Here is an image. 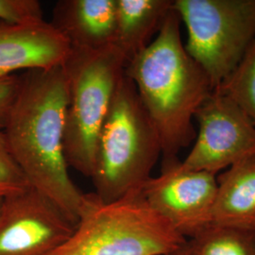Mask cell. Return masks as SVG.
I'll list each match as a JSON object with an SVG mask.
<instances>
[{
	"label": "cell",
	"mask_w": 255,
	"mask_h": 255,
	"mask_svg": "<svg viewBox=\"0 0 255 255\" xmlns=\"http://www.w3.org/2000/svg\"><path fill=\"white\" fill-rule=\"evenodd\" d=\"M3 129L9 151L30 187L77 225L85 193L74 183L64 151L68 86L63 66L28 70Z\"/></svg>",
	"instance_id": "obj_1"
},
{
	"label": "cell",
	"mask_w": 255,
	"mask_h": 255,
	"mask_svg": "<svg viewBox=\"0 0 255 255\" xmlns=\"http://www.w3.org/2000/svg\"><path fill=\"white\" fill-rule=\"evenodd\" d=\"M181 22L173 5L154 40L125 67L160 138L163 164L178 161L195 140L193 119L214 92L207 74L185 49Z\"/></svg>",
	"instance_id": "obj_2"
},
{
	"label": "cell",
	"mask_w": 255,
	"mask_h": 255,
	"mask_svg": "<svg viewBox=\"0 0 255 255\" xmlns=\"http://www.w3.org/2000/svg\"><path fill=\"white\" fill-rule=\"evenodd\" d=\"M160 156L157 130L124 74L97 140L90 177L95 195L114 202L141 191Z\"/></svg>",
	"instance_id": "obj_3"
},
{
	"label": "cell",
	"mask_w": 255,
	"mask_h": 255,
	"mask_svg": "<svg viewBox=\"0 0 255 255\" xmlns=\"http://www.w3.org/2000/svg\"><path fill=\"white\" fill-rule=\"evenodd\" d=\"M186 242L141 191L114 202L89 193L72 236L49 255H170Z\"/></svg>",
	"instance_id": "obj_4"
},
{
	"label": "cell",
	"mask_w": 255,
	"mask_h": 255,
	"mask_svg": "<svg viewBox=\"0 0 255 255\" xmlns=\"http://www.w3.org/2000/svg\"><path fill=\"white\" fill-rule=\"evenodd\" d=\"M126 62L114 46L87 50L71 47L64 64L68 86L64 151L69 167L90 178L96 145Z\"/></svg>",
	"instance_id": "obj_5"
},
{
	"label": "cell",
	"mask_w": 255,
	"mask_h": 255,
	"mask_svg": "<svg viewBox=\"0 0 255 255\" xmlns=\"http://www.w3.org/2000/svg\"><path fill=\"white\" fill-rule=\"evenodd\" d=\"M184 23L187 53L214 90L224 82L255 38V0H175Z\"/></svg>",
	"instance_id": "obj_6"
},
{
	"label": "cell",
	"mask_w": 255,
	"mask_h": 255,
	"mask_svg": "<svg viewBox=\"0 0 255 255\" xmlns=\"http://www.w3.org/2000/svg\"><path fill=\"white\" fill-rule=\"evenodd\" d=\"M195 118L199 132L181 166L218 174L255 156V123L227 96L214 90Z\"/></svg>",
	"instance_id": "obj_7"
},
{
	"label": "cell",
	"mask_w": 255,
	"mask_h": 255,
	"mask_svg": "<svg viewBox=\"0 0 255 255\" xmlns=\"http://www.w3.org/2000/svg\"><path fill=\"white\" fill-rule=\"evenodd\" d=\"M76 224L32 187L3 198L0 255H49L72 236Z\"/></svg>",
	"instance_id": "obj_8"
},
{
	"label": "cell",
	"mask_w": 255,
	"mask_h": 255,
	"mask_svg": "<svg viewBox=\"0 0 255 255\" xmlns=\"http://www.w3.org/2000/svg\"><path fill=\"white\" fill-rule=\"evenodd\" d=\"M217 188L216 174L183 169L178 160L162 164L160 175L150 177L141 194L148 205L186 239L211 224Z\"/></svg>",
	"instance_id": "obj_9"
},
{
	"label": "cell",
	"mask_w": 255,
	"mask_h": 255,
	"mask_svg": "<svg viewBox=\"0 0 255 255\" xmlns=\"http://www.w3.org/2000/svg\"><path fill=\"white\" fill-rule=\"evenodd\" d=\"M70 50L67 39L45 19L20 23L0 20V78L62 66Z\"/></svg>",
	"instance_id": "obj_10"
},
{
	"label": "cell",
	"mask_w": 255,
	"mask_h": 255,
	"mask_svg": "<svg viewBox=\"0 0 255 255\" xmlns=\"http://www.w3.org/2000/svg\"><path fill=\"white\" fill-rule=\"evenodd\" d=\"M71 47L100 50L114 46L116 0H61L50 22Z\"/></svg>",
	"instance_id": "obj_11"
},
{
	"label": "cell",
	"mask_w": 255,
	"mask_h": 255,
	"mask_svg": "<svg viewBox=\"0 0 255 255\" xmlns=\"http://www.w3.org/2000/svg\"><path fill=\"white\" fill-rule=\"evenodd\" d=\"M211 224L255 232V156L217 178Z\"/></svg>",
	"instance_id": "obj_12"
},
{
	"label": "cell",
	"mask_w": 255,
	"mask_h": 255,
	"mask_svg": "<svg viewBox=\"0 0 255 255\" xmlns=\"http://www.w3.org/2000/svg\"><path fill=\"white\" fill-rule=\"evenodd\" d=\"M173 3L171 0H116L114 46L126 64L150 45L173 9Z\"/></svg>",
	"instance_id": "obj_13"
},
{
	"label": "cell",
	"mask_w": 255,
	"mask_h": 255,
	"mask_svg": "<svg viewBox=\"0 0 255 255\" xmlns=\"http://www.w3.org/2000/svg\"><path fill=\"white\" fill-rule=\"evenodd\" d=\"M187 246L192 255H255V232L210 224Z\"/></svg>",
	"instance_id": "obj_14"
},
{
	"label": "cell",
	"mask_w": 255,
	"mask_h": 255,
	"mask_svg": "<svg viewBox=\"0 0 255 255\" xmlns=\"http://www.w3.org/2000/svg\"><path fill=\"white\" fill-rule=\"evenodd\" d=\"M215 90L237 103L255 125V38L235 70Z\"/></svg>",
	"instance_id": "obj_15"
},
{
	"label": "cell",
	"mask_w": 255,
	"mask_h": 255,
	"mask_svg": "<svg viewBox=\"0 0 255 255\" xmlns=\"http://www.w3.org/2000/svg\"><path fill=\"white\" fill-rule=\"evenodd\" d=\"M30 185L9 151L3 130H0V197L27 190Z\"/></svg>",
	"instance_id": "obj_16"
},
{
	"label": "cell",
	"mask_w": 255,
	"mask_h": 255,
	"mask_svg": "<svg viewBox=\"0 0 255 255\" xmlns=\"http://www.w3.org/2000/svg\"><path fill=\"white\" fill-rule=\"evenodd\" d=\"M42 19L44 11L37 0H0V20L20 23Z\"/></svg>",
	"instance_id": "obj_17"
},
{
	"label": "cell",
	"mask_w": 255,
	"mask_h": 255,
	"mask_svg": "<svg viewBox=\"0 0 255 255\" xmlns=\"http://www.w3.org/2000/svg\"><path fill=\"white\" fill-rule=\"evenodd\" d=\"M19 84L18 75L0 78V130L6 127L10 110L18 93Z\"/></svg>",
	"instance_id": "obj_18"
},
{
	"label": "cell",
	"mask_w": 255,
	"mask_h": 255,
	"mask_svg": "<svg viewBox=\"0 0 255 255\" xmlns=\"http://www.w3.org/2000/svg\"><path fill=\"white\" fill-rule=\"evenodd\" d=\"M170 255H192L191 253H190V250H189V248L187 246V242H186V244L184 245V246L181 248L180 250H178V251H176L175 253L173 254H171Z\"/></svg>",
	"instance_id": "obj_19"
},
{
	"label": "cell",
	"mask_w": 255,
	"mask_h": 255,
	"mask_svg": "<svg viewBox=\"0 0 255 255\" xmlns=\"http://www.w3.org/2000/svg\"><path fill=\"white\" fill-rule=\"evenodd\" d=\"M2 201H3V198L0 197V207H1V204H2Z\"/></svg>",
	"instance_id": "obj_20"
}]
</instances>
